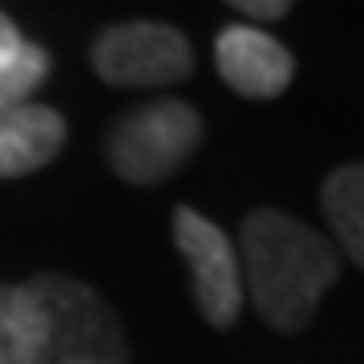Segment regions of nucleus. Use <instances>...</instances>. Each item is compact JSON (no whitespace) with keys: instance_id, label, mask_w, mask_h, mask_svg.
Returning a JSON list of instances; mask_svg holds the SVG:
<instances>
[{"instance_id":"6e6552de","label":"nucleus","mask_w":364,"mask_h":364,"mask_svg":"<svg viewBox=\"0 0 364 364\" xmlns=\"http://www.w3.org/2000/svg\"><path fill=\"white\" fill-rule=\"evenodd\" d=\"M0 364H49V324L25 284H0Z\"/></svg>"},{"instance_id":"9d476101","label":"nucleus","mask_w":364,"mask_h":364,"mask_svg":"<svg viewBox=\"0 0 364 364\" xmlns=\"http://www.w3.org/2000/svg\"><path fill=\"white\" fill-rule=\"evenodd\" d=\"M45 77H49V53L33 41H25L13 61L0 65V114L28 105L33 93L45 85Z\"/></svg>"},{"instance_id":"f8f14e48","label":"nucleus","mask_w":364,"mask_h":364,"mask_svg":"<svg viewBox=\"0 0 364 364\" xmlns=\"http://www.w3.org/2000/svg\"><path fill=\"white\" fill-rule=\"evenodd\" d=\"M21 45H25L21 28L13 25V16H4V13H0V65H4V61H13Z\"/></svg>"},{"instance_id":"1a4fd4ad","label":"nucleus","mask_w":364,"mask_h":364,"mask_svg":"<svg viewBox=\"0 0 364 364\" xmlns=\"http://www.w3.org/2000/svg\"><path fill=\"white\" fill-rule=\"evenodd\" d=\"M320 207L356 267H364V166H340L320 186Z\"/></svg>"},{"instance_id":"20e7f679","label":"nucleus","mask_w":364,"mask_h":364,"mask_svg":"<svg viewBox=\"0 0 364 364\" xmlns=\"http://www.w3.org/2000/svg\"><path fill=\"white\" fill-rule=\"evenodd\" d=\"M90 65L114 90H154V85H178L191 77L195 53L178 28L130 21V25L105 28L93 41Z\"/></svg>"},{"instance_id":"9b49d317","label":"nucleus","mask_w":364,"mask_h":364,"mask_svg":"<svg viewBox=\"0 0 364 364\" xmlns=\"http://www.w3.org/2000/svg\"><path fill=\"white\" fill-rule=\"evenodd\" d=\"M235 13L251 16V21H284V16L291 13V4H287V0H239Z\"/></svg>"},{"instance_id":"f03ea898","label":"nucleus","mask_w":364,"mask_h":364,"mask_svg":"<svg viewBox=\"0 0 364 364\" xmlns=\"http://www.w3.org/2000/svg\"><path fill=\"white\" fill-rule=\"evenodd\" d=\"M25 287L49 324V364H130L126 328L105 296H97L90 284L61 272H41Z\"/></svg>"},{"instance_id":"7ed1b4c3","label":"nucleus","mask_w":364,"mask_h":364,"mask_svg":"<svg viewBox=\"0 0 364 364\" xmlns=\"http://www.w3.org/2000/svg\"><path fill=\"white\" fill-rule=\"evenodd\" d=\"M203 142V117L195 105L162 97L122 117L109 134V166L130 186H158Z\"/></svg>"},{"instance_id":"423d86ee","label":"nucleus","mask_w":364,"mask_h":364,"mask_svg":"<svg viewBox=\"0 0 364 364\" xmlns=\"http://www.w3.org/2000/svg\"><path fill=\"white\" fill-rule=\"evenodd\" d=\"M215 69L239 97H279L296 77V57L255 25H227L215 37Z\"/></svg>"},{"instance_id":"0eeeda50","label":"nucleus","mask_w":364,"mask_h":364,"mask_svg":"<svg viewBox=\"0 0 364 364\" xmlns=\"http://www.w3.org/2000/svg\"><path fill=\"white\" fill-rule=\"evenodd\" d=\"M69 138L65 117L53 105L28 102L0 114V178H25L61 154Z\"/></svg>"},{"instance_id":"39448f33","label":"nucleus","mask_w":364,"mask_h":364,"mask_svg":"<svg viewBox=\"0 0 364 364\" xmlns=\"http://www.w3.org/2000/svg\"><path fill=\"white\" fill-rule=\"evenodd\" d=\"M174 243L191 267V296L210 328H231L243 312V267L239 251L195 207L174 210Z\"/></svg>"},{"instance_id":"ddd939ff","label":"nucleus","mask_w":364,"mask_h":364,"mask_svg":"<svg viewBox=\"0 0 364 364\" xmlns=\"http://www.w3.org/2000/svg\"><path fill=\"white\" fill-rule=\"evenodd\" d=\"M69 364H93V360H69Z\"/></svg>"},{"instance_id":"f257e3e1","label":"nucleus","mask_w":364,"mask_h":364,"mask_svg":"<svg viewBox=\"0 0 364 364\" xmlns=\"http://www.w3.org/2000/svg\"><path fill=\"white\" fill-rule=\"evenodd\" d=\"M243 296L275 332H299L340 275V255L320 231L275 207H259L243 219L239 235Z\"/></svg>"}]
</instances>
